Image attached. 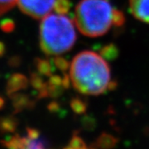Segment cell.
<instances>
[{"label": "cell", "instance_id": "obj_10", "mask_svg": "<svg viewBox=\"0 0 149 149\" xmlns=\"http://www.w3.org/2000/svg\"><path fill=\"white\" fill-rule=\"evenodd\" d=\"M69 147L70 148H85V145L80 138L74 137L72 139V141L70 142Z\"/></svg>", "mask_w": 149, "mask_h": 149}, {"label": "cell", "instance_id": "obj_1", "mask_svg": "<svg viewBox=\"0 0 149 149\" xmlns=\"http://www.w3.org/2000/svg\"><path fill=\"white\" fill-rule=\"evenodd\" d=\"M70 80L74 89L86 95H99L111 89L110 68L100 54L84 51L77 54L70 66Z\"/></svg>", "mask_w": 149, "mask_h": 149}, {"label": "cell", "instance_id": "obj_8", "mask_svg": "<svg viewBox=\"0 0 149 149\" xmlns=\"http://www.w3.org/2000/svg\"><path fill=\"white\" fill-rule=\"evenodd\" d=\"M17 3V0H0V16L4 14Z\"/></svg>", "mask_w": 149, "mask_h": 149}, {"label": "cell", "instance_id": "obj_6", "mask_svg": "<svg viewBox=\"0 0 149 149\" xmlns=\"http://www.w3.org/2000/svg\"><path fill=\"white\" fill-rule=\"evenodd\" d=\"M116 143V140L111 135H102L96 142L95 147L97 148H110L114 146Z\"/></svg>", "mask_w": 149, "mask_h": 149}, {"label": "cell", "instance_id": "obj_4", "mask_svg": "<svg viewBox=\"0 0 149 149\" xmlns=\"http://www.w3.org/2000/svg\"><path fill=\"white\" fill-rule=\"evenodd\" d=\"M56 0H17V3L25 14L33 18H43L54 8Z\"/></svg>", "mask_w": 149, "mask_h": 149}, {"label": "cell", "instance_id": "obj_7", "mask_svg": "<svg viewBox=\"0 0 149 149\" xmlns=\"http://www.w3.org/2000/svg\"><path fill=\"white\" fill-rule=\"evenodd\" d=\"M70 2L68 0H56L54 5V9L56 13L65 14V13L69 10Z\"/></svg>", "mask_w": 149, "mask_h": 149}, {"label": "cell", "instance_id": "obj_9", "mask_svg": "<svg viewBox=\"0 0 149 149\" xmlns=\"http://www.w3.org/2000/svg\"><path fill=\"white\" fill-rule=\"evenodd\" d=\"M125 21V17L124 15L121 11L115 10V13H114V18H113V24L114 26L117 27H120L124 23Z\"/></svg>", "mask_w": 149, "mask_h": 149}, {"label": "cell", "instance_id": "obj_3", "mask_svg": "<svg viewBox=\"0 0 149 149\" xmlns=\"http://www.w3.org/2000/svg\"><path fill=\"white\" fill-rule=\"evenodd\" d=\"M115 10L108 0H81L75 8L74 24L86 37H100L114 26Z\"/></svg>", "mask_w": 149, "mask_h": 149}, {"label": "cell", "instance_id": "obj_2", "mask_svg": "<svg viewBox=\"0 0 149 149\" xmlns=\"http://www.w3.org/2000/svg\"><path fill=\"white\" fill-rule=\"evenodd\" d=\"M76 40L74 23L62 13H49L40 26V45L50 56H58L70 51Z\"/></svg>", "mask_w": 149, "mask_h": 149}, {"label": "cell", "instance_id": "obj_5", "mask_svg": "<svg viewBox=\"0 0 149 149\" xmlns=\"http://www.w3.org/2000/svg\"><path fill=\"white\" fill-rule=\"evenodd\" d=\"M129 9L138 20L149 23V0H129Z\"/></svg>", "mask_w": 149, "mask_h": 149}]
</instances>
